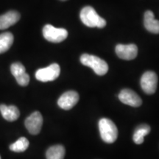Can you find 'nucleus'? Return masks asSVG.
Here are the masks:
<instances>
[{
  "label": "nucleus",
  "instance_id": "nucleus-1",
  "mask_svg": "<svg viewBox=\"0 0 159 159\" xmlns=\"http://www.w3.org/2000/svg\"><path fill=\"white\" fill-rule=\"evenodd\" d=\"M80 17L82 22L89 27L103 28L106 25V21L97 14L94 7L86 6L81 10Z\"/></svg>",
  "mask_w": 159,
  "mask_h": 159
},
{
  "label": "nucleus",
  "instance_id": "nucleus-2",
  "mask_svg": "<svg viewBox=\"0 0 159 159\" xmlns=\"http://www.w3.org/2000/svg\"><path fill=\"white\" fill-rule=\"evenodd\" d=\"M80 62L86 66L91 67L97 75L102 76L108 72V65L104 60L95 55L83 54L80 57Z\"/></svg>",
  "mask_w": 159,
  "mask_h": 159
},
{
  "label": "nucleus",
  "instance_id": "nucleus-3",
  "mask_svg": "<svg viewBox=\"0 0 159 159\" xmlns=\"http://www.w3.org/2000/svg\"><path fill=\"white\" fill-rule=\"evenodd\" d=\"M99 130L101 138L105 142L114 143L118 136V130L116 125L111 119L102 118L99 122Z\"/></svg>",
  "mask_w": 159,
  "mask_h": 159
},
{
  "label": "nucleus",
  "instance_id": "nucleus-4",
  "mask_svg": "<svg viewBox=\"0 0 159 159\" xmlns=\"http://www.w3.org/2000/svg\"><path fill=\"white\" fill-rule=\"evenodd\" d=\"M43 35L49 42L60 43L68 37V31L63 28H57L51 25H47L43 28Z\"/></svg>",
  "mask_w": 159,
  "mask_h": 159
},
{
  "label": "nucleus",
  "instance_id": "nucleus-5",
  "mask_svg": "<svg viewBox=\"0 0 159 159\" xmlns=\"http://www.w3.org/2000/svg\"><path fill=\"white\" fill-rule=\"evenodd\" d=\"M61 73V68L57 63H52L46 68L40 69L35 72V77L41 82H49L56 80Z\"/></svg>",
  "mask_w": 159,
  "mask_h": 159
},
{
  "label": "nucleus",
  "instance_id": "nucleus-6",
  "mask_svg": "<svg viewBox=\"0 0 159 159\" xmlns=\"http://www.w3.org/2000/svg\"><path fill=\"white\" fill-rule=\"evenodd\" d=\"M158 85V76L154 71H148L144 73L141 78V87L147 94L156 92Z\"/></svg>",
  "mask_w": 159,
  "mask_h": 159
},
{
  "label": "nucleus",
  "instance_id": "nucleus-7",
  "mask_svg": "<svg viewBox=\"0 0 159 159\" xmlns=\"http://www.w3.org/2000/svg\"><path fill=\"white\" fill-rule=\"evenodd\" d=\"M43 125V117L41 113L35 111L26 119L25 127L32 135H37L40 133Z\"/></svg>",
  "mask_w": 159,
  "mask_h": 159
},
{
  "label": "nucleus",
  "instance_id": "nucleus-8",
  "mask_svg": "<svg viewBox=\"0 0 159 159\" xmlns=\"http://www.w3.org/2000/svg\"><path fill=\"white\" fill-rule=\"evenodd\" d=\"M116 53L119 58L130 61L136 58L138 55V47L136 44H118L115 49Z\"/></svg>",
  "mask_w": 159,
  "mask_h": 159
},
{
  "label": "nucleus",
  "instance_id": "nucleus-9",
  "mask_svg": "<svg viewBox=\"0 0 159 159\" xmlns=\"http://www.w3.org/2000/svg\"><path fill=\"white\" fill-rule=\"evenodd\" d=\"M78 93L75 91H69L60 97L57 100V105L60 108L64 110H70L79 101Z\"/></svg>",
  "mask_w": 159,
  "mask_h": 159
},
{
  "label": "nucleus",
  "instance_id": "nucleus-10",
  "mask_svg": "<svg viewBox=\"0 0 159 159\" xmlns=\"http://www.w3.org/2000/svg\"><path fill=\"white\" fill-rule=\"evenodd\" d=\"M119 99L122 103L132 107H139L142 105V100L135 91L131 89H123L119 94Z\"/></svg>",
  "mask_w": 159,
  "mask_h": 159
},
{
  "label": "nucleus",
  "instance_id": "nucleus-11",
  "mask_svg": "<svg viewBox=\"0 0 159 159\" xmlns=\"http://www.w3.org/2000/svg\"><path fill=\"white\" fill-rule=\"evenodd\" d=\"M11 71L17 83L21 86H27L30 82V76L26 73L25 67L21 63H14L11 65Z\"/></svg>",
  "mask_w": 159,
  "mask_h": 159
},
{
  "label": "nucleus",
  "instance_id": "nucleus-12",
  "mask_svg": "<svg viewBox=\"0 0 159 159\" xmlns=\"http://www.w3.org/2000/svg\"><path fill=\"white\" fill-rule=\"evenodd\" d=\"M20 19L19 12L11 11L0 16V30H5L15 25Z\"/></svg>",
  "mask_w": 159,
  "mask_h": 159
},
{
  "label": "nucleus",
  "instance_id": "nucleus-13",
  "mask_svg": "<svg viewBox=\"0 0 159 159\" xmlns=\"http://www.w3.org/2000/svg\"><path fill=\"white\" fill-rule=\"evenodd\" d=\"M144 25L148 31L154 34H159V21L155 19L153 13L151 11L145 12Z\"/></svg>",
  "mask_w": 159,
  "mask_h": 159
},
{
  "label": "nucleus",
  "instance_id": "nucleus-14",
  "mask_svg": "<svg viewBox=\"0 0 159 159\" xmlns=\"http://www.w3.org/2000/svg\"><path fill=\"white\" fill-rule=\"evenodd\" d=\"M0 111L3 118L9 122L16 121L19 117L20 112L18 108L14 105L7 106L6 105H0Z\"/></svg>",
  "mask_w": 159,
  "mask_h": 159
},
{
  "label": "nucleus",
  "instance_id": "nucleus-15",
  "mask_svg": "<svg viewBox=\"0 0 159 159\" xmlns=\"http://www.w3.org/2000/svg\"><path fill=\"white\" fill-rule=\"evenodd\" d=\"M150 127L148 125L143 124L137 127L133 136V140L136 144H141L144 142V136L150 134Z\"/></svg>",
  "mask_w": 159,
  "mask_h": 159
},
{
  "label": "nucleus",
  "instance_id": "nucleus-16",
  "mask_svg": "<svg viewBox=\"0 0 159 159\" xmlns=\"http://www.w3.org/2000/svg\"><path fill=\"white\" fill-rule=\"evenodd\" d=\"M65 148L62 145H55L49 148L47 151V159H63L65 156Z\"/></svg>",
  "mask_w": 159,
  "mask_h": 159
},
{
  "label": "nucleus",
  "instance_id": "nucleus-17",
  "mask_svg": "<svg viewBox=\"0 0 159 159\" xmlns=\"http://www.w3.org/2000/svg\"><path fill=\"white\" fill-rule=\"evenodd\" d=\"M13 35L7 32L0 34V54L7 52L13 43Z\"/></svg>",
  "mask_w": 159,
  "mask_h": 159
},
{
  "label": "nucleus",
  "instance_id": "nucleus-18",
  "mask_svg": "<svg viewBox=\"0 0 159 159\" xmlns=\"http://www.w3.org/2000/svg\"><path fill=\"white\" fill-rule=\"evenodd\" d=\"M28 147L29 141L25 137H21L10 146V150L16 152H21L27 150Z\"/></svg>",
  "mask_w": 159,
  "mask_h": 159
},
{
  "label": "nucleus",
  "instance_id": "nucleus-19",
  "mask_svg": "<svg viewBox=\"0 0 159 159\" xmlns=\"http://www.w3.org/2000/svg\"><path fill=\"white\" fill-rule=\"evenodd\" d=\"M61 1H66V0H61Z\"/></svg>",
  "mask_w": 159,
  "mask_h": 159
},
{
  "label": "nucleus",
  "instance_id": "nucleus-20",
  "mask_svg": "<svg viewBox=\"0 0 159 159\" xmlns=\"http://www.w3.org/2000/svg\"><path fill=\"white\" fill-rule=\"evenodd\" d=\"M0 159H1V157H0Z\"/></svg>",
  "mask_w": 159,
  "mask_h": 159
}]
</instances>
